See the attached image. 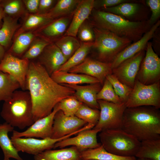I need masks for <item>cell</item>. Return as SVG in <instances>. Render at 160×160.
<instances>
[{
  "mask_svg": "<svg viewBox=\"0 0 160 160\" xmlns=\"http://www.w3.org/2000/svg\"><path fill=\"white\" fill-rule=\"evenodd\" d=\"M5 16L3 9L0 4V24L1 21Z\"/></svg>",
  "mask_w": 160,
  "mask_h": 160,
  "instance_id": "obj_47",
  "label": "cell"
},
{
  "mask_svg": "<svg viewBox=\"0 0 160 160\" xmlns=\"http://www.w3.org/2000/svg\"><path fill=\"white\" fill-rule=\"evenodd\" d=\"M99 129H92L82 131L75 137L65 139L57 143L53 148H61L69 146L76 147L80 151L97 148L101 145L97 141V135L101 132Z\"/></svg>",
  "mask_w": 160,
  "mask_h": 160,
  "instance_id": "obj_16",
  "label": "cell"
},
{
  "mask_svg": "<svg viewBox=\"0 0 160 160\" xmlns=\"http://www.w3.org/2000/svg\"><path fill=\"white\" fill-rule=\"evenodd\" d=\"M34 160H81L80 152L74 146L48 150L34 156Z\"/></svg>",
  "mask_w": 160,
  "mask_h": 160,
  "instance_id": "obj_22",
  "label": "cell"
},
{
  "mask_svg": "<svg viewBox=\"0 0 160 160\" xmlns=\"http://www.w3.org/2000/svg\"><path fill=\"white\" fill-rule=\"evenodd\" d=\"M94 0H81L74 10L64 35L76 37L80 26L89 17L94 9Z\"/></svg>",
  "mask_w": 160,
  "mask_h": 160,
  "instance_id": "obj_20",
  "label": "cell"
},
{
  "mask_svg": "<svg viewBox=\"0 0 160 160\" xmlns=\"http://www.w3.org/2000/svg\"><path fill=\"white\" fill-rule=\"evenodd\" d=\"M97 102L100 110L99 118L93 129L101 131L122 129L124 114L127 108L125 103L116 104L101 100H97Z\"/></svg>",
  "mask_w": 160,
  "mask_h": 160,
  "instance_id": "obj_8",
  "label": "cell"
},
{
  "mask_svg": "<svg viewBox=\"0 0 160 160\" xmlns=\"http://www.w3.org/2000/svg\"><path fill=\"white\" fill-rule=\"evenodd\" d=\"M5 15L14 18L24 17L28 13L23 0H2L0 3Z\"/></svg>",
  "mask_w": 160,
  "mask_h": 160,
  "instance_id": "obj_34",
  "label": "cell"
},
{
  "mask_svg": "<svg viewBox=\"0 0 160 160\" xmlns=\"http://www.w3.org/2000/svg\"><path fill=\"white\" fill-rule=\"evenodd\" d=\"M72 15L57 18L34 31L38 37L53 42L65 32L70 23Z\"/></svg>",
  "mask_w": 160,
  "mask_h": 160,
  "instance_id": "obj_19",
  "label": "cell"
},
{
  "mask_svg": "<svg viewBox=\"0 0 160 160\" xmlns=\"http://www.w3.org/2000/svg\"><path fill=\"white\" fill-rule=\"evenodd\" d=\"M36 59L50 76L58 71L67 61L60 49L53 42L47 46Z\"/></svg>",
  "mask_w": 160,
  "mask_h": 160,
  "instance_id": "obj_17",
  "label": "cell"
},
{
  "mask_svg": "<svg viewBox=\"0 0 160 160\" xmlns=\"http://www.w3.org/2000/svg\"><path fill=\"white\" fill-rule=\"evenodd\" d=\"M18 18H14L5 15L3 18V23L0 28V44L5 49L10 45L14 35L20 27L21 24L17 22Z\"/></svg>",
  "mask_w": 160,
  "mask_h": 160,
  "instance_id": "obj_27",
  "label": "cell"
},
{
  "mask_svg": "<svg viewBox=\"0 0 160 160\" xmlns=\"http://www.w3.org/2000/svg\"><path fill=\"white\" fill-rule=\"evenodd\" d=\"M160 24V21L158 20L139 40L130 44L118 54L111 63L112 69L116 67L124 60L143 50L144 48L146 46L148 41L154 35Z\"/></svg>",
  "mask_w": 160,
  "mask_h": 160,
  "instance_id": "obj_18",
  "label": "cell"
},
{
  "mask_svg": "<svg viewBox=\"0 0 160 160\" xmlns=\"http://www.w3.org/2000/svg\"><path fill=\"white\" fill-rule=\"evenodd\" d=\"M96 160V159H92V160Z\"/></svg>",
  "mask_w": 160,
  "mask_h": 160,
  "instance_id": "obj_50",
  "label": "cell"
},
{
  "mask_svg": "<svg viewBox=\"0 0 160 160\" xmlns=\"http://www.w3.org/2000/svg\"><path fill=\"white\" fill-rule=\"evenodd\" d=\"M51 43L43 38L37 36L21 58L30 61L36 59L45 47Z\"/></svg>",
  "mask_w": 160,
  "mask_h": 160,
  "instance_id": "obj_35",
  "label": "cell"
},
{
  "mask_svg": "<svg viewBox=\"0 0 160 160\" xmlns=\"http://www.w3.org/2000/svg\"><path fill=\"white\" fill-rule=\"evenodd\" d=\"M81 1L58 0L52 8L45 14L48 17L53 20L63 17L72 15Z\"/></svg>",
  "mask_w": 160,
  "mask_h": 160,
  "instance_id": "obj_29",
  "label": "cell"
},
{
  "mask_svg": "<svg viewBox=\"0 0 160 160\" xmlns=\"http://www.w3.org/2000/svg\"><path fill=\"white\" fill-rule=\"evenodd\" d=\"M145 53L142 50L124 60L112 69V74L121 83L132 88Z\"/></svg>",
  "mask_w": 160,
  "mask_h": 160,
  "instance_id": "obj_12",
  "label": "cell"
},
{
  "mask_svg": "<svg viewBox=\"0 0 160 160\" xmlns=\"http://www.w3.org/2000/svg\"><path fill=\"white\" fill-rule=\"evenodd\" d=\"M106 79L111 83L121 101L125 103L132 88L121 83L112 74L108 75Z\"/></svg>",
  "mask_w": 160,
  "mask_h": 160,
  "instance_id": "obj_40",
  "label": "cell"
},
{
  "mask_svg": "<svg viewBox=\"0 0 160 160\" xmlns=\"http://www.w3.org/2000/svg\"><path fill=\"white\" fill-rule=\"evenodd\" d=\"M77 36L82 42H94L95 35L93 27L87 20L79 28L77 33Z\"/></svg>",
  "mask_w": 160,
  "mask_h": 160,
  "instance_id": "obj_41",
  "label": "cell"
},
{
  "mask_svg": "<svg viewBox=\"0 0 160 160\" xmlns=\"http://www.w3.org/2000/svg\"><path fill=\"white\" fill-rule=\"evenodd\" d=\"M160 76V59L155 52L151 42L146 45V51L141 63L137 80L146 85L159 81Z\"/></svg>",
  "mask_w": 160,
  "mask_h": 160,
  "instance_id": "obj_10",
  "label": "cell"
},
{
  "mask_svg": "<svg viewBox=\"0 0 160 160\" xmlns=\"http://www.w3.org/2000/svg\"><path fill=\"white\" fill-rule=\"evenodd\" d=\"M30 60L19 58L6 52L0 63V71L7 73L19 84L22 90H27L26 76Z\"/></svg>",
  "mask_w": 160,
  "mask_h": 160,
  "instance_id": "obj_11",
  "label": "cell"
},
{
  "mask_svg": "<svg viewBox=\"0 0 160 160\" xmlns=\"http://www.w3.org/2000/svg\"><path fill=\"white\" fill-rule=\"evenodd\" d=\"M81 131V129H79L62 138L56 139L51 138L39 139L33 137H20L11 139L18 152H22L34 156L53 148L57 143L77 134Z\"/></svg>",
  "mask_w": 160,
  "mask_h": 160,
  "instance_id": "obj_9",
  "label": "cell"
},
{
  "mask_svg": "<svg viewBox=\"0 0 160 160\" xmlns=\"http://www.w3.org/2000/svg\"><path fill=\"white\" fill-rule=\"evenodd\" d=\"M20 88L19 84L14 78L0 71V102L8 99L13 92Z\"/></svg>",
  "mask_w": 160,
  "mask_h": 160,
  "instance_id": "obj_33",
  "label": "cell"
},
{
  "mask_svg": "<svg viewBox=\"0 0 160 160\" xmlns=\"http://www.w3.org/2000/svg\"><path fill=\"white\" fill-rule=\"evenodd\" d=\"M40 0H23V1L27 12L37 13Z\"/></svg>",
  "mask_w": 160,
  "mask_h": 160,
  "instance_id": "obj_45",
  "label": "cell"
},
{
  "mask_svg": "<svg viewBox=\"0 0 160 160\" xmlns=\"http://www.w3.org/2000/svg\"><path fill=\"white\" fill-rule=\"evenodd\" d=\"M81 160H136L135 156L124 157L117 155L106 151L101 145L95 148L80 152Z\"/></svg>",
  "mask_w": 160,
  "mask_h": 160,
  "instance_id": "obj_28",
  "label": "cell"
},
{
  "mask_svg": "<svg viewBox=\"0 0 160 160\" xmlns=\"http://www.w3.org/2000/svg\"><path fill=\"white\" fill-rule=\"evenodd\" d=\"M95 40L92 48L97 53L100 61L111 63L116 56L132 42L108 31L93 27Z\"/></svg>",
  "mask_w": 160,
  "mask_h": 160,
  "instance_id": "obj_6",
  "label": "cell"
},
{
  "mask_svg": "<svg viewBox=\"0 0 160 160\" xmlns=\"http://www.w3.org/2000/svg\"><path fill=\"white\" fill-rule=\"evenodd\" d=\"M136 160H150L149 159H145V158H137V159H136Z\"/></svg>",
  "mask_w": 160,
  "mask_h": 160,
  "instance_id": "obj_48",
  "label": "cell"
},
{
  "mask_svg": "<svg viewBox=\"0 0 160 160\" xmlns=\"http://www.w3.org/2000/svg\"><path fill=\"white\" fill-rule=\"evenodd\" d=\"M68 72L85 74L97 79L103 84L106 76L112 73L111 63H106L86 58L79 64Z\"/></svg>",
  "mask_w": 160,
  "mask_h": 160,
  "instance_id": "obj_15",
  "label": "cell"
},
{
  "mask_svg": "<svg viewBox=\"0 0 160 160\" xmlns=\"http://www.w3.org/2000/svg\"><path fill=\"white\" fill-rule=\"evenodd\" d=\"M37 36L34 31L20 34L13 39V44L6 52L21 58Z\"/></svg>",
  "mask_w": 160,
  "mask_h": 160,
  "instance_id": "obj_26",
  "label": "cell"
},
{
  "mask_svg": "<svg viewBox=\"0 0 160 160\" xmlns=\"http://www.w3.org/2000/svg\"><path fill=\"white\" fill-rule=\"evenodd\" d=\"M122 129L139 141L160 139V113L151 106L127 108Z\"/></svg>",
  "mask_w": 160,
  "mask_h": 160,
  "instance_id": "obj_2",
  "label": "cell"
},
{
  "mask_svg": "<svg viewBox=\"0 0 160 160\" xmlns=\"http://www.w3.org/2000/svg\"><path fill=\"white\" fill-rule=\"evenodd\" d=\"M83 103L78 100L74 95L61 100L56 105L66 116H75Z\"/></svg>",
  "mask_w": 160,
  "mask_h": 160,
  "instance_id": "obj_37",
  "label": "cell"
},
{
  "mask_svg": "<svg viewBox=\"0 0 160 160\" xmlns=\"http://www.w3.org/2000/svg\"><path fill=\"white\" fill-rule=\"evenodd\" d=\"M53 43L60 49L67 60L69 59L80 46V43L73 36L64 35Z\"/></svg>",
  "mask_w": 160,
  "mask_h": 160,
  "instance_id": "obj_32",
  "label": "cell"
},
{
  "mask_svg": "<svg viewBox=\"0 0 160 160\" xmlns=\"http://www.w3.org/2000/svg\"><path fill=\"white\" fill-rule=\"evenodd\" d=\"M79 47L58 71L68 72L70 69L83 61L93 45V42L80 43Z\"/></svg>",
  "mask_w": 160,
  "mask_h": 160,
  "instance_id": "obj_31",
  "label": "cell"
},
{
  "mask_svg": "<svg viewBox=\"0 0 160 160\" xmlns=\"http://www.w3.org/2000/svg\"><path fill=\"white\" fill-rule=\"evenodd\" d=\"M56 2L54 0H40L37 14L46 13L52 8Z\"/></svg>",
  "mask_w": 160,
  "mask_h": 160,
  "instance_id": "obj_44",
  "label": "cell"
},
{
  "mask_svg": "<svg viewBox=\"0 0 160 160\" xmlns=\"http://www.w3.org/2000/svg\"><path fill=\"white\" fill-rule=\"evenodd\" d=\"M4 102L0 115L6 122L20 129L34 123L32 103L28 91L17 90Z\"/></svg>",
  "mask_w": 160,
  "mask_h": 160,
  "instance_id": "obj_4",
  "label": "cell"
},
{
  "mask_svg": "<svg viewBox=\"0 0 160 160\" xmlns=\"http://www.w3.org/2000/svg\"><path fill=\"white\" fill-rule=\"evenodd\" d=\"M6 50L0 44V63L5 55Z\"/></svg>",
  "mask_w": 160,
  "mask_h": 160,
  "instance_id": "obj_46",
  "label": "cell"
},
{
  "mask_svg": "<svg viewBox=\"0 0 160 160\" xmlns=\"http://www.w3.org/2000/svg\"><path fill=\"white\" fill-rule=\"evenodd\" d=\"M91 20L92 27L111 31L134 42L139 40L149 29V21H131L121 16L100 9H93Z\"/></svg>",
  "mask_w": 160,
  "mask_h": 160,
  "instance_id": "obj_3",
  "label": "cell"
},
{
  "mask_svg": "<svg viewBox=\"0 0 160 160\" xmlns=\"http://www.w3.org/2000/svg\"><path fill=\"white\" fill-rule=\"evenodd\" d=\"M75 116L87 124L95 126L99 119L100 111L98 109L92 108L83 103Z\"/></svg>",
  "mask_w": 160,
  "mask_h": 160,
  "instance_id": "obj_38",
  "label": "cell"
},
{
  "mask_svg": "<svg viewBox=\"0 0 160 160\" xmlns=\"http://www.w3.org/2000/svg\"><path fill=\"white\" fill-rule=\"evenodd\" d=\"M127 0H94V8L97 9H105L113 7L121 3L127 2Z\"/></svg>",
  "mask_w": 160,
  "mask_h": 160,
  "instance_id": "obj_43",
  "label": "cell"
},
{
  "mask_svg": "<svg viewBox=\"0 0 160 160\" xmlns=\"http://www.w3.org/2000/svg\"><path fill=\"white\" fill-rule=\"evenodd\" d=\"M135 157L150 160H160V139L140 141Z\"/></svg>",
  "mask_w": 160,
  "mask_h": 160,
  "instance_id": "obj_30",
  "label": "cell"
},
{
  "mask_svg": "<svg viewBox=\"0 0 160 160\" xmlns=\"http://www.w3.org/2000/svg\"><path fill=\"white\" fill-rule=\"evenodd\" d=\"M1 1H2L1 0H0V3L1 2Z\"/></svg>",
  "mask_w": 160,
  "mask_h": 160,
  "instance_id": "obj_49",
  "label": "cell"
},
{
  "mask_svg": "<svg viewBox=\"0 0 160 160\" xmlns=\"http://www.w3.org/2000/svg\"><path fill=\"white\" fill-rule=\"evenodd\" d=\"M87 124L75 116L65 115L60 110L54 117L51 138L54 139L62 138L77 131Z\"/></svg>",
  "mask_w": 160,
  "mask_h": 160,
  "instance_id": "obj_14",
  "label": "cell"
},
{
  "mask_svg": "<svg viewBox=\"0 0 160 160\" xmlns=\"http://www.w3.org/2000/svg\"><path fill=\"white\" fill-rule=\"evenodd\" d=\"M52 79L59 84L79 85L83 84L100 83L96 78L85 74L57 71L50 76Z\"/></svg>",
  "mask_w": 160,
  "mask_h": 160,
  "instance_id": "obj_23",
  "label": "cell"
},
{
  "mask_svg": "<svg viewBox=\"0 0 160 160\" xmlns=\"http://www.w3.org/2000/svg\"><path fill=\"white\" fill-rule=\"evenodd\" d=\"M26 83L32 102L34 122L50 114L59 102L75 93L72 88L54 81L36 61H30Z\"/></svg>",
  "mask_w": 160,
  "mask_h": 160,
  "instance_id": "obj_1",
  "label": "cell"
},
{
  "mask_svg": "<svg viewBox=\"0 0 160 160\" xmlns=\"http://www.w3.org/2000/svg\"><path fill=\"white\" fill-rule=\"evenodd\" d=\"M99 136L101 145L106 151L122 156L135 157L140 143L122 129L103 130Z\"/></svg>",
  "mask_w": 160,
  "mask_h": 160,
  "instance_id": "obj_5",
  "label": "cell"
},
{
  "mask_svg": "<svg viewBox=\"0 0 160 160\" xmlns=\"http://www.w3.org/2000/svg\"><path fill=\"white\" fill-rule=\"evenodd\" d=\"M125 105L127 108L151 106L159 109L160 108L159 81L146 85L136 80Z\"/></svg>",
  "mask_w": 160,
  "mask_h": 160,
  "instance_id": "obj_7",
  "label": "cell"
},
{
  "mask_svg": "<svg viewBox=\"0 0 160 160\" xmlns=\"http://www.w3.org/2000/svg\"><path fill=\"white\" fill-rule=\"evenodd\" d=\"M100 83L87 85L63 84L74 90V95L79 101L88 106L98 109L99 106L97 99V94L100 89Z\"/></svg>",
  "mask_w": 160,
  "mask_h": 160,
  "instance_id": "obj_21",
  "label": "cell"
},
{
  "mask_svg": "<svg viewBox=\"0 0 160 160\" xmlns=\"http://www.w3.org/2000/svg\"><path fill=\"white\" fill-rule=\"evenodd\" d=\"M97 100H101L116 104L122 102L116 93L110 82L106 79L102 88L97 94Z\"/></svg>",
  "mask_w": 160,
  "mask_h": 160,
  "instance_id": "obj_39",
  "label": "cell"
},
{
  "mask_svg": "<svg viewBox=\"0 0 160 160\" xmlns=\"http://www.w3.org/2000/svg\"><path fill=\"white\" fill-rule=\"evenodd\" d=\"M147 4L150 7L152 15L148 20L150 25L153 24L159 18L160 15V0H148Z\"/></svg>",
  "mask_w": 160,
  "mask_h": 160,
  "instance_id": "obj_42",
  "label": "cell"
},
{
  "mask_svg": "<svg viewBox=\"0 0 160 160\" xmlns=\"http://www.w3.org/2000/svg\"><path fill=\"white\" fill-rule=\"evenodd\" d=\"M59 110V109L56 105L50 114L35 121L25 131L19 132L14 130L11 138L24 137H34L41 139L51 138L54 117L56 113Z\"/></svg>",
  "mask_w": 160,
  "mask_h": 160,
  "instance_id": "obj_13",
  "label": "cell"
},
{
  "mask_svg": "<svg viewBox=\"0 0 160 160\" xmlns=\"http://www.w3.org/2000/svg\"><path fill=\"white\" fill-rule=\"evenodd\" d=\"M23 18V22L15 32L13 39L22 33L35 31L54 20L45 14L28 13H26Z\"/></svg>",
  "mask_w": 160,
  "mask_h": 160,
  "instance_id": "obj_24",
  "label": "cell"
},
{
  "mask_svg": "<svg viewBox=\"0 0 160 160\" xmlns=\"http://www.w3.org/2000/svg\"><path fill=\"white\" fill-rule=\"evenodd\" d=\"M139 8L138 4L125 2L113 7L99 9L119 16L129 17L135 14Z\"/></svg>",
  "mask_w": 160,
  "mask_h": 160,
  "instance_id": "obj_36",
  "label": "cell"
},
{
  "mask_svg": "<svg viewBox=\"0 0 160 160\" xmlns=\"http://www.w3.org/2000/svg\"><path fill=\"white\" fill-rule=\"evenodd\" d=\"M14 127L5 122L0 124V147L3 153V160L13 158L16 160H23L13 145L8 136V133L14 130Z\"/></svg>",
  "mask_w": 160,
  "mask_h": 160,
  "instance_id": "obj_25",
  "label": "cell"
}]
</instances>
